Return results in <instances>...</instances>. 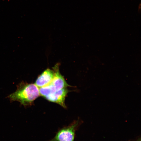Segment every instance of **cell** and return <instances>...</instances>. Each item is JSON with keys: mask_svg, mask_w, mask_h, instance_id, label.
<instances>
[{"mask_svg": "<svg viewBox=\"0 0 141 141\" xmlns=\"http://www.w3.org/2000/svg\"><path fill=\"white\" fill-rule=\"evenodd\" d=\"M39 95V89L35 84L21 82L16 91L8 97L11 101H18L25 106L31 104Z\"/></svg>", "mask_w": 141, "mask_h": 141, "instance_id": "6da1fadb", "label": "cell"}, {"mask_svg": "<svg viewBox=\"0 0 141 141\" xmlns=\"http://www.w3.org/2000/svg\"><path fill=\"white\" fill-rule=\"evenodd\" d=\"M78 125L77 121L59 130L54 137L48 141H74Z\"/></svg>", "mask_w": 141, "mask_h": 141, "instance_id": "7a4b0ae2", "label": "cell"}, {"mask_svg": "<svg viewBox=\"0 0 141 141\" xmlns=\"http://www.w3.org/2000/svg\"><path fill=\"white\" fill-rule=\"evenodd\" d=\"M54 75L50 83L56 89L59 90L65 88L68 86L62 76L60 73L59 69V64H56L53 67Z\"/></svg>", "mask_w": 141, "mask_h": 141, "instance_id": "3957f363", "label": "cell"}, {"mask_svg": "<svg viewBox=\"0 0 141 141\" xmlns=\"http://www.w3.org/2000/svg\"><path fill=\"white\" fill-rule=\"evenodd\" d=\"M68 92V90L65 88L56 90L45 98L50 101L57 103L64 108H66L64 101Z\"/></svg>", "mask_w": 141, "mask_h": 141, "instance_id": "277c9868", "label": "cell"}, {"mask_svg": "<svg viewBox=\"0 0 141 141\" xmlns=\"http://www.w3.org/2000/svg\"><path fill=\"white\" fill-rule=\"evenodd\" d=\"M54 71L47 69L44 71L37 78L35 84L39 87L46 86L51 82L54 76Z\"/></svg>", "mask_w": 141, "mask_h": 141, "instance_id": "5b68a950", "label": "cell"}, {"mask_svg": "<svg viewBox=\"0 0 141 141\" xmlns=\"http://www.w3.org/2000/svg\"><path fill=\"white\" fill-rule=\"evenodd\" d=\"M139 140H138V141H139Z\"/></svg>", "mask_w": 141, "mask_h": 141, "instance_id": "8992f818", "label": "cell"}]
</instances>
